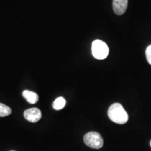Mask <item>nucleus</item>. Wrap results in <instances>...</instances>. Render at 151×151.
Here are the masks:
<instances>
[{
    "label": "nucleus",
    "mask_w": 151,
    "mask_h": 151,
    "mask_svg": "<svg viewBox=\"0 0 151 151\" xmlns=\"http://www.w3.org/2000/svg\"><path fill=\"white\" fill-rule=\"evenodd\" d=\"M11 151H15V150H11Z\"/></svg>",
    "instance_id": "obj_11"
},
{
    "label": "nucleus",
    "mask_w": 151,
    "mask_h": 151,
    "mask_svg": "<svg viewBox=\"0 0 151 151\" xmlns=\"http://www.w3.org/2000/svg\"><path fill=\"white\" fill-rule=\"evenodd\" d=\"M42 116L41 111L37 108H31L27 109L24 112V117L27 121L31 122H37L40 120Z\"/></svg>",
    "instance_id": "obj_4"
},
{
    "label": "nucleus",
    "mask_w": 151,
    "mask_h": 151,
    "mask_svg": "<svg viewBox=\"0 0 151 151\" xmlns=\"http://www.w3.org/2000/svg\"><path fill=\"white\" fill-rule=\"evenodd\" d=\"M22 96L29 104H35L39 101V96L35 92L25 90L22 92Z\"/></svg>",
    "instance_id": "obj_6"
},
{
    "label": "nucleus",
    "mask_w": 151,
    "mask_h": 151,
    "mask_svg": "<svg viewBox=\"0 0 151 151\" xmlns=\"http://www.w3.org/2000/svg\"><path fill=\"white\" fill-rule=\"evenodd\" d=\"M84 143L92 148L99 149L104 145L103 138L101 134L96 132H90L85 134L83 137Z\"/></svg>",
    "instance_id": "obj_3"
},
{
    "label": "nucleus",
    "mask_w": 151,
    "mask_h": 151,
    "mask_svg": "<svg viewBox=\"0 0 151 151\" xmlns=\"http://www.w3.org/2000/svg\"><path fill=\"white\" fill-rule=\"evenodd\" d=\"M150 147H151V141H150Z\"/></svg>",
    "instance_id": "obj_10"
},
{
    "label": "nucleus",
    "mask_w": 151,
    "mask_h": 151,
    "mask_svg": "<svg viewBox=\"0 0 151 151\" xmlns=\"http://www.w3.org/2000/svg\"><path fill=\"white\" fill-rule=\"evenodd\" d=\"M92 52L96 59L104 60L107 58L109 52V47L103 41L97 39L92 44Z\"/></svg>",
    "instance_id": "obj_2"
},
{
    "label": "nucleus",
    "mask_w": 151,
    "mask_h": 151,
    "mask_svg": "<svg viewBox=\"0 0 151 151\" xmlns=\"http://www.w3.org/2000/svg\"><path fill=\"white\" fill-rule=\"evenodd\" d=\"M146 56L148 63L151 65V45L147 47L146 50Z\"/></svg>",
    "instance_id": "obj_9"
},
{
    "label": "nucleus",
    "mask_w": 151,
    "mask_h": 151,
    "mask_svg": "<svg viewBox=\"0 0 151 151\" xmlns=\"http://www.w3.org/2000/svg\"><path fill=\"white\" fill-rule=\"evenodd\" d=\"M108 116L111 121L120 124H125L129 120L127 113L119 103H114L110 106L108 110Z\"/></svg>",
    "instance_id": "obj_1"
},
{
    "label": "nucleus",
    "mask_w": 151,
    "mask_h": 151,
    "mask_svg": "<svg viewBox=\"0 0 151 151\" xmlns=\"http://www.w3.org/2000/svg\"><path fill=\"white\" fill-rule=\"evenodd\" d=\"M128 6V0H113V9L115 14L120 16L124 14Z\"/></svg>",
    "instance_id": "obj_5"
},
{
    "label": "nucleus",
    "mask_w": 151,
    "mask_h": 151,
    "mask_svg": "<svg viewBox=\"0 0 151 151\" xmlns=\"http://www.w3.org/2000/svg\"><path fill=\"white\" fill-rule=\"evenodd\" d=\"M66 103H67V101H66L65 98L62 97H58L55 100L53 104H52V107L56 111L61 110V109H62L65 106Z\"/></svg>",
    "instance_id": "obj_7"
},
{
    "label": "nucleus",
    "mask_w": 151,
    "mask_h": 151,
    "mask_svg": "<svg viewBox=\"0 0 151 151\" xmlns=\"http://www.w3.org/2000/svg\"><path fill=\"white\" fill-rule=\"evenodd\" d=\"M11 113V109L8 106L0 103V117H6Z\"/></svg>",
    "instance_id": "obj_8"
}]
</instances>
